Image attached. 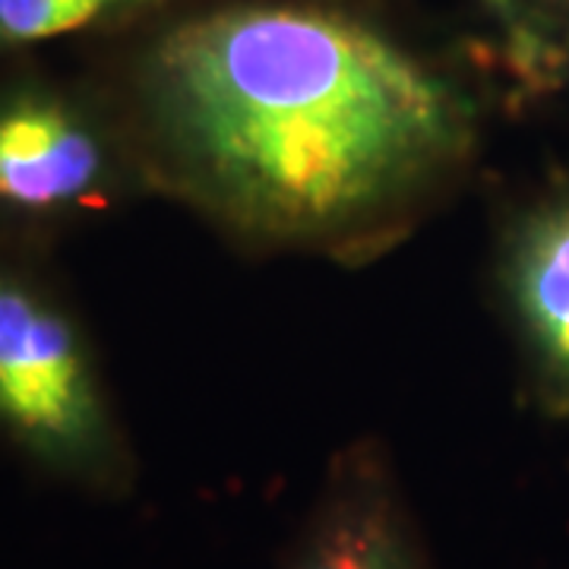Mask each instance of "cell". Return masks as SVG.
<instances>
[{"label": "cell", "instance_id": "1", "mask_svg": "<svg viewBox=\"0 0 569 569\" xmlns=\"http://www.w3.org/2000/svg\"><path fill=\"white\" fill-rule=\"evenodd\" d=\"M142 159L231 224L282 241L367 231L471 146L466 99L361 22L234 7L168 29L137 70Z\"/></svg>", "mask_w": 569, "mask_h": 569}, {"label": "cell", "instance_id": "2", "mask_svg": "<svg viewBox=\"0 0 569 569\" xmlns=\"http://www.w3.org/2000/svg\"><path fill=\"white\" fill-rule=\"evenodd\" d=\"M0 433L67 485L121 493L130 449L92 348L61 298L0 253Z\"/></svg>", "mask_w": 569, "mask_h": 569}, {"label": "cell", "instance_id": "3", "mask_svg": "<svg viewBox=\"0 0 569 569\" xmlns=\"http://www.w3.org/2000/svg\"><path fill=\"white\" fill-rule=\"evenodd\" d=\"M121 137L92 104L48 82L0 86V219L63 222L123 187Z\"/></svg>", "mask_w": 569, "mask_h": 569}, {"label": "cell", "instance_id": "4", "mask_svg": "<svg viewBox=\"0 0 569 569\" xmlns=\"http://www.w3.org/2000/svg\"><path fill=\"white\" fill-rule=\"evenodd\" d=\"M503 279L538 387L557 411H569V190L516 222Z\"/></svg>", "mask_w": 569, "mask_h": 569}, {"label": "cell", "instance_id": "5", "mask_svg": "<svg viewBox=\"0 0 569 569\" xmlns=\"http://www.w3.org/2000/svg\"><path fill=\"white\" fill-rule=\"evenodd\" d=\"M288 569H427L399 490L373 456L336 468Z\"/></svg>", "mask_w": 569, "mask_h": 569}, {"label": "cell", "instance_id": "6", "mask_svg": "<svg viewBox=\"0 0 569 569\" xmlns=\"http://www.w3.org/2000/svg\"><path fill=\"white\" fill-rule=\"evenodd\" d=\"M149 0H0V51L123 20Z\"/></svg>", "mask_w": 569, "mask_h": 569}]
</instances>
